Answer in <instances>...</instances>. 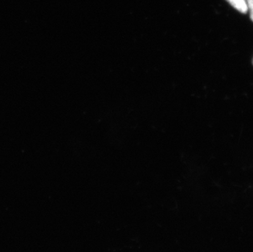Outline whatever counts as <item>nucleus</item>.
Wrapping results in <instances>:
<instances>
[{
	"instance_id": "nucleus-3",
	"label": "nucleus",
	"mask_w": 253,
	"mask_h": 252,
	"mask_svg": "<svg viewBox=\"0 0 253 252\" xmlns=\"http://www.w3.org/2000/svg\"></svg>"
},
{
	"instance_id": "nucleus-2",
	"label": "nucleus",
	"mask_w": 253,
	"mask_h": 252,
	"mask_svg": "<svg viewBox=\"0 0 253 252\" xmlns=\"http://www.w3.org/2000/svg\"><path fill=\"white\" fill-rule=\"evenodd\" d=\"M248 2V7L250 11V18L253 22V0H247Z\"/></svg>"
},
{
	"instance_id": "nucleus-1",
	"label": "nucleus",
	"mask_w": 253,
	"mask_h": 252,
	"mask_svg": "<svg viewBox=\"0 0 253 252\" xmlns=\"http://www.w3.org/2000/svg\"><path fill=\"white\" fill-rule=\"evenodd\" d=\"M232 7L242 13H246L249 11L247 0H226Z\"/></svg>"
}]
</instances>
